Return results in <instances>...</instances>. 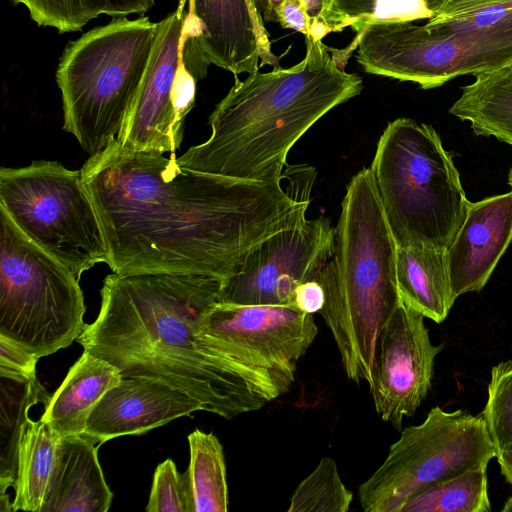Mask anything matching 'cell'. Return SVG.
<instances>
[{
  "label": "cell",
  "mask_w": 512,
  "mask_h": 512,
  "mask_svg": "<svg viewBox=\"0 0 512 512\" xmlns=\"http://www.w3.org/2000/svg\"><path fill=\"white\" fill-rule=\"evenodd\" d=\"M83 183L108 266L120 275L191 274L225 280L271 235L305 221L310 196L281 181H242L179 165L175 153L116 141L90 156Z\"/></svg>",
  "instance_id": "cell-1"
},
{
  "label": "cell",
  "mask_w": 512,
  "mask_h": 512,
  "mask_svg": "<svg viewBox=\"0 0 512 512\" xmlns=\"http://www.w3.org/2000/svg\"><path fill=\"white\" fill-rule=\"evenodd\" d=\"M219 278L172 273L110 274L97 318L76 339L125 377L165 383L226 419L258 410L242 374L196 342L199 324L218 301Z\"/></svg>",
  "instance_id": "cell-2"
},
{
  "label": "cell",
  "mask_w": 512,
  "mask_h": 512,
  "mask_svg": "<svg viewBox=\"0 0 512 512\" xmlns=\"http://www.w3.org/2000/svg\"><path fill=\"white\" fill-rule=\"evenodd\" d=\"M363 81L345 72L332 48L306 36L296 65L235 77L209 117L210 137L176 158L182 167L235 180L284 179L288 152L321 117L359 95Z\"/></svg>",
  "instance_id": "cell-3"
},
{
  "label": "cell",
  "mask_w": 512,
  "mask_h": 512,
  "mask_svg": "<svg viewBox=\"0 0 512 512\" xmlns=\"http://www.w3.org/2000/svg\"><path fill=\"white\" fill-rule=\"evenodd\" d=\"M396 252L372 171L363 168L346 187L333 253L316 279L325 293L319 313L356 383H370L377 338L402 301Z\"/></svg>",
  "instance_id": "cell-4"
},
{
  "label": "cell",
  "mask_w": 512,
  "mask_h": 512,
  "mask_svg": "<svg viewBox=\"0 0 512 512\" xmlns=\"http://www.w3.org/2000/svg\"><path fill=\"white\" fill-rule=\"evenodd\" d=\"M158 22L146 16L114 18L70 42L56 81L64 125L90 156L113 143L142 87L156 43Z\"/></svg>",
  "instance_id": "cell-5"
},
{
  "label": "cell",
  "mask_w": 512,
  "mask_h": 512,
  "mask_svg": "<svg viewBox=\"0 0 512 512\" xmlns=\"http://www.w3.org/2000/svg\"><path fill=\"white\" fill-rule=\"evenodd\" d=\"M370 169L397 246L447 250L469 201L435 129L404 117L389 122Z\"/></svg>",
  "instance_id": "cell-6"
},
{
  "label": "cell",
  "mask_w": 512,
  "mask_h": 512,
  "mask_svg": "<svg viewBox=\"0 0 512 512\" xmlns=\"http://www.w3.org/2000/svg\"><path fill=\"white\" fill-rule=\"evenodd\" d=\"M84 312L75 275L0 207V335L41 358L78 338Z\"/></svg>",
  "instance_id": "cell-7"
},
{
  "label": "cell",
  "mask_w": 512,
  "mask_h": 512,
  "mask_svg": "<svg viewBox=\"0 0 512 512\" xmlns=\"http://www.w3.org/2000/svg\"><path fill=\"white\" fill-rule=\"evenodd\" d=\"M0 207L78 280L95 264L108 263L105 238L81 171L46 160L2 167Z\"/></svg>",
  "instance_id": "cell-8"
},
{
  "label": "cell",
  "mask_w": 512,
  "mask_h": 512,
  "mask_svg": "<svg viewBox=\"0 0 512 512\" xmlns=\"http://www.w3.org/2000/svg\"><path fill=\"white\" fill-rule=\"evenodd\" d=\"M496 450L481 414L435 406L402 430L380 467L358 489L365 512H401L418 491L469 470L487 468Z\"/></svg>",
  "instance_id": "cell-9"
},
{
  "label": "cell",
  "mask_w": 512,
  "mask_h": 512,
  "mask_svg": "<svg viewBox=\"0 0 512 512\" xmlns=\"http://www.w3.org/2000/svg\"><path fill=\"white\" fill-rule=\"evenodd\" d=\"M318 334L312 314L291 305L215 302L203 315L196 342L234 366L265 403L289 391L297 362Z\"/></svg>",
  "instance_id": "cell-10"
},
{
  "label": "cell",
  "mask_w": 512,
  "mask_h": 512,
  "mask_svg": "<svg viewBox=\"0 0 512 512\" xmlns=\"http://www.w3.org/2000/svg\"><path fill=\"white\" fill-rule=\"evenodd\" d=\"M356 49V60L367 73L414 82L422 89L442 86L457 76L512 66V44L466 37L414 21L367 24L346 48H333V54L345 67Z\"/></svg>",
  "instance_id": "cell-11"
},
{
  "label": "cell",
  "mask_w": 512,
  "mask_h": 512,
  "mask_svg": "<svg viewBox=\"0 0 512 512\" xmlns=\"http://www.w3.org/2000/svg\"><path fill=\"white\" fill-rule=\"evenodd\" d=\"M186 17V9H176L158 22L142 87L115 140L122 147L161 155L180 148L185 118L195 104L197 81L182 56Z\"/></svg>",
  "instance_id": "cell-12"
},
{
  "label": "cell",
  "mask_w": 512,
  "mask_h": 512,
  "mask_svg": "<svg viewBox=\"0 0 512 512\" xmlns=\"http://www.w3.org/2000/svg\"><path fill=\"white\" fill-rule=\"evenodd\" d=\"M335 227L324 216L281 230L255 247L222 281L218 302L291 305L296 288L316 280L333 253Z\"/></svg>",
  "instance_id": "cell-13"
},
{
  "label": "cell",
  "mask_w": 512,
  "mask_h": 512,
  "mask_svg": "<svg viewBox=\"0 0 512 512\" xmlns=\"http://www.w3.org/2000/svg\"><path fill=\"white\" fill-rule=\"evenodd\" d=\"M186 5L182 56L197 80L210 64L235 76L280 67L257 0H179L177 9Z\"/></svg>",
  "instance_id": "cell-14"
},
{
  "label": "cell",
  "mask_w": 512,
  "mask_h": 512,
  "mask_svg": "<svg viewBox=\"0 0 512 512\" xmlns=\"http://www.w3.org/2000/svg\"><path fill=\"white\" fill-rule=\"evenodd\" d=\"M424 316L401 301L381 330L368 384L379 417L401 429L426 398L434 361L443 345H434Z\"/></svg>",
  "instance_id": "cell-15"
},
{
  "label": "cell",
  "mask_w": 512,
  "mask_h": 512,
  "mask_svg": "<svg viewBox=\"0 0 512 512\" xmlns=\"http://www.w3.org/2000/svg\"><path fill=\"white\" fill-rule=\"evenodd\" d=\"M203 410L185 392L145 377L122 376L90 414L84 434L98 445L124 435H140Z\"/></svg>",
  "instance_id": "cell-16"
},
{
  "label": "cell",
  "mask_w": 512,
  "mask_h": 512,
  "mask_svg": "<svg viewBox=\"0 0 512 512\" xmlns=\"http://www.w3.org/2000/svg\"><path fill=\"white\" fill-rule=\"evenodd\" d=\"M512 241V190L469 202L466 218L446 250L452 295L481 291Z\"/></svg>",
  "instance_id": "cell-17"
},
{
  "label": "cell",
  "mask_w": 512,
  "mask_h": 512,
  "mask_svg": "<svg viewBox=\"0 0 512 512\" xmlns=\"http://www.w3.org/2000/svg\"><path fill=\"white\" fill-rule=\"evenodd\" d=\"M98 443L88 435L61 437L40 512H106L113 494L100 467Z\"/></svg>",
  "instance_id": "cell-18"
},
{
  "label": "cell",
  "mask_w": 512,
  "mask_h": 512,
  "mask_svg": "<svg viewBox=\"0 0 512 512\" xmlns=\"http://www.w3.org/2000/svg\"><path fill=\"white\" fill-rule=\"evenodd\" d=\"M121 379L114 365L84 350L49 398L41 419L61 437L82 434L93 409Z\"/></svg>",
  "instance_id": "cell-19"
},
{
  "label": "cell",
  "mask_w": 512,
  "mask_h": 512,
  "mask_svg": "<svg viewBox=\"0 0 512 512\" xmlns=\"http://www.w3.org/2000/svg\"><path fill=\"white\" fill-rule=\"evenodd\" d=\"M396 272L405 304L436 323L447 318L456 299L452 295L446 250L397 246Z\"/></svg>",
  "instance_id": "cell-20"
},
{
  "label": "cell",
  "mask_w": 512,
  "mask_h": 512,
  "mask_svg": "<svg viewBox=\"0 0 512 512\" xmlns=\"http://www.w3.org/2000/svg\"><path fill=\"white\" fill-rule=\"evenodd\" d=\"M461 90L449 113L469 121L476 135L512 145V66L477 74Z\"/></svg>",
  "instance_id": "cell-21"
},
{
  "label": "cell",
  "mask_w": 512,
  "mask_h": 512,
  "mask_svg": "<svg viewBox=\"0 0 512 512\" xmlns=\"http://www.w3.org/2000/svg\"><path fill=\"white\" fill-rule=\"evenodd\" d=\"M61 436L41 418L20 429L12 512H40L55 466Z\"/></svg>",
  "instance_id": "cell-22"
},
{
  "label": "cell",
  "mask_w": 512,
  "mask_h": 512,
  "mask_svg": "<svg viewBox=\"0 0 512 512\" xmlns=\"http://www.w3.org/2000/svg\"><path fill=\"white\" fill-rule=\"evenodd\" d=\"M428 28L512 44V0H425Z\"/></svg>",
  "instance_id": "cell-23"
},
{
  "label": "cell",
  "mask_w": 512,
  "mask_h": 512,
  "mask_svg": "<svg viewBox=\"0 0 512 512\" xmlns=\"http://www.w3.org/2000/svg\"><path fill=\"white\" fill-rule=\"evenodd\" d=\"M1 378L0 421V486L1 499L7 498L5 490L14 486L17 473L20 429L29 417V409L51 397L37 378Z\"/></svg>",
  "instance_id": "cell-24"
},
{
  "label": "cell",
  "mask_w": 512,
  "mask_h": 512,
  "mask_svg": "<svg viewBox=\"0 0 512 512\" xmlns=\"http://www.w3.org/2000/svg\"><path fill=\"white\" fill-rule=\"evenodd\" d=\"M187 469L195 512H226L228 486L223 448L213 433L198 429L188 435Z\"/></svg>",
  "instance_id": "cell-25"
},
{
  "label": "cell",
  "mask_w": 512,
  "mask_h": 512,
  "mask_svg": "<svg viewBox=\"0 0 512 512\" xmlns=\"http://www.w3.org/2000/svg\"><path fill=\"white\" fill-rule=\"evenodd\" d=\"M24 5L39 26L57 29L60 33L78 31L89 21L104 14L125 17L144 14L154 0H12Z\"/></svg>",
  "instance_id": "cell-26"
},
{
  "label": "cell",
  "mask_w": 512,
  "mask_h": 512,
  "mask_svg": "<svg viewBox=\"0 0 512 512\" xmlns=\"http://www.w3.org/2000/svg\"><path fill=\"white\" fill-rule=\"evenodd\" d=\"M487 468L466 471L415 493L401 512H489Z\"/></svg>",
  "instance_id": "cell-27"
},
{
  "label": "cell",
  "mask_w": 512,
  "mask_h": 512,
  "mask_svg": "<svg viewBox=\"0 0 512 512\" xmlns=\"http://www.w3.org/2000/svg\"><path fill=\"white\" fill-rule=\"evenodd\" d=\"M353 493L342 482L332 458H322L294 490L288 512H347Z\"/></svg>",
  "instance_id": "cell-28"
},
{
  "label": "cell",
  "mask_w": 512,
  "mask_h": 512,
  "mask_svg": "<svg viewBox=\"0 0 512 512\" xmlns=\"http://www.w3.org/2000/svg\"><path fill=\"white\" fill-rule=\"evenodd\" d=\"M337 32L350 26L356 33L365 25L382 21L429 19L425 0H334Z\"/></svg>",
  "instance_id": "cell-29"
},
{
  "label": "cell",
  "mask_w": 512,
  "mask_h": 512,
  "mask_svg": "<svg viewBox=\"0 0 512 512\" xmlns=\"http://www.w3.org/2000/svg\"><path fill=\"white\" fill-rule=\"evenodd\" d=\"M487 392V401L481 415L497 457L512 452V359L493 366Z\"/></svg>",
  "instance_id": "cell-30"
},
{
  "label": "cell",
  "mask_w": 512,
  "mask_h": 512,
  "mask_svg": "<svg viewBox=\"0 0 512 512\" xmlns=\"http://www.w3.org/2000/svg\"><path fill=\"white\" fill-rule=\"evenodd\" d=\"M146 511L195 512L188 473L178 472L171 459L160 463L154 472Z\"/></svg>",
  "instance_id": "cell-31"
},
{
  "label": "cell",
  "mask_w": 512,
  "mask_h": 512,
  "mask_svg": "<svg viewBox=\"0 0 512 512\" xmlns=\"http://www.w3.org/2000/svg\"><path fill=\"white\" fill-rule=\"evenodd\" d=\"M40 358L16 341L0 335V376L14 379L36 378Z\"/></svg>",
  "instance_id": "cell-32"
},
{
  "label": "cell",
  "mask_w": 512,
  "mask_h": 512,
  "mask_svg": "<svg viewBox=\"0 0 512 512\" xmlns=\"http://www.w3.org/2000/svg\"><path fill=\"white\" fill-rule=\"evenodd\" d=\"M311 20V31L315 39L321 40L330 32H337L334 0H303Z\"/></svg>",
  "instance_id": "cell-33"
},
{
  "label": "cell",
  "mask_w": 512,
  "mask_h": 512,
  "mask_svg": "<svg viewBox=\"0 0 512 512\" xmlns=\"http://www.w3.org/2000/svg\"><path fill=\"white\" fill-rule=\"evenodd\" d=\"M278 23L283 28H290L303 33L310 34L311 20L303 0H285L278 10Z\"/></svg>",
  "instance_id": "cell-34"
},
{
  "label": "cell",
  "mask_w": 512,
  "mask_h": 512,
  "mask_svg": "<svg viewBox=\"0 0 512 512\" xmlns=\"http://www.w3.org/2000/svg\"><path fill=\"white\" fill-rule=\"evenodd\" d=\"M324 303V289L317 280L306 281L295 290L294 305L303 312L309 314L320 312Z\"/></svg>",
  "instance_id": "cell-35"
},
{
  "label": "cell",
  "mask_w": 512,
  "mask_h": 512,
  "mask_svg": "<svg viewBox=\"0 0 512 512\" xmlns=\"http://www.w3.org/2000/svg\"><path fill=\"white\" fill-rule=\"evenodd\" d=\"M263 20L278 22V10L285 0H257Z\"/></svg>",
  "instance_id": "cell-36"
},
{
  "label": "cell",
  "mask_w": 512,
  "mask_h": 512,
  "mask_svg": "<svg viewBox=\"0 0 512 512\" xmlns=\"http://www.w3.org/2000/svg\"><path fill=\"white\" fill-rule=\"evenodd\" d=\"M496 459L502 476L512 486V452L502 453Z\"/></svg>",
  "instance_id": "cell-37"
},
{
  "label": "cell",
  "mask_w": 512,
  "mask_h": 512,
  "mask_svg": "<svg viewBox=\"0 0 512 512\" xmlns=\"http://www.w3.org/2000/svg\"><path fill=\"white\" fill-rule=\"evenodd\" d=\"M501 511L502 512H512V495L506 500Z\"/></svg>",
  "instance_id": "cell-38"
},
{
  "label": "cell",
  "mask_w": 512,
  "mask_h": 512,
  "mask_svg": "<svg viewBox=\"0 0 512 512\" xmlns=\"http://www.w3.org/2000/svg\"><path fill=\"white\" fill-rule=\"evenodd\" d=\"M508 184L509 186L511 187V190H512V167L509 171V174H508Z\"/></svg>",
  "instance_id": "cell-39"
}]
</instances>
